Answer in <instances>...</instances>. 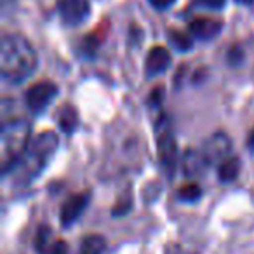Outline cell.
<instances>
[{"label":"cell","instance_id":"ba28073f","mask_svg":"<svg viewBox=\"0 0 254 254\" xmlns=\"http://www.w3.org/2000/svg\"><path fill=\"white\" fill-rule=\"evenodd\" d=\"M89 200H91V191H82V193H75L64 200L60 211V219L63 226H70L80 218V214L85 211Z\"/></svg>","mask_w":254,"mask_h":254},{"label":"cell","instance_id":"5bb4252c","mask_svg":"<svg viewBox=\"0 0 254 254\" xmlns=\"http://www.w3.org/2000/svg\"><path fill=\"white\" fill-rule=\"evenodd\" d=\"M106 240L101 235H87L82 239L78 254H105Z\"/></svg>","mask_w":254,"mask_h":254},{"label":"cell","instance_id":"8fae6325","mask_svg":"<svg viewBox=\"0 0 254 254\" xmlns=\"http://www.w3.org/2000/svg\"><path fill=\"white\" fill-rule=\"evenodd\" d=\"M171 64V54L166 47L157 46L148 53L145 61V73L146 77H157V75L164 73Z\"/></svg>","mask_w":254,"mask_h":254},{"label":"cell","instance_id":"9a60e30c","mask_svg":"<svg viewBox=\"0 0 254 254\" xmlns=\"http://www.w3.org/2000/svg\"><path fill=\"white\" fill-rule=\"evenodd\" d=\"M240 171V162L235 157H228L226 160H223L218 166V176L221 181H233L239 176Z\"/></svg>","mask_w":254,"mask_h":254},{"label":"cell","instance_id":"3957f363","mask_svg":"<svg viewBox=\"0 0 254 254\" xmlns=\"http://www.w3.org/2000/svg\"><path fill=\"white\" fill-rule=\"evenodd\" d=\"M30 122L26 119H9L2 122V162L7 174L18 164L30 145Z\"/></svg>","mask_w":254,"mask_h":254},{"label":"cell","instance_id":"30bf717a","mask_svg":"<svg viewBox=\"0 0 254 254\" xmlns=\"http://www.w3.org/2000/svg\"><path fill=\"white\" fill-rule=\"evenodd\" d=\"M209 166L204 152H198L193 148H187L181 157V167L187 178H200L204 174L205 167Z\"/></svg>","mask_w":254,"mask_h":254},{"label":"cell","instance_id":"e0dca14e","mask_svg":"<svg viewBox=\"0 0 254 254\" xmlns=\"http://www.w3.org/2000/svg\"><path fill=\"white\" fill-rule=\"evenodd\" d=\"M178 195H180V198H183L185 202H195V200H198V198H200L202 190L198 188V185L190 183V185H185Z\"/></svg>","mask_w":254,"mask_h":254},{"label":"cell","instance_id":"277c9868","mask_svg":"<svg viewBox=\"0 0 254 254\" xmlns=\"http://www.w3.org/2000/svg\"><path fill=\"white\" fill-rule=\"evenodd\" d=\"M157 153L164 174L167 178H173L178 169V145L167 124L157 126Z\"/></svg>","mask_w":254,"mask_h":254},{"label":"cell","instance_id":"d6986e66","mask_svg":"<svg viewBox=\"0 0 254 254\" xmlns=\"http://www.w3.org/2000/svg\"><path fill=\"white\" fill-rule=\"evenodd\" d=\"M148 2H150V5H153L155 9L164 11V9H169L176 0H148Z\"/></svg>","mask_w":254,"mask_h":254},{"label":"cell","instance_id":"7402d4cb","mask_svg":"<svg viewBox=\"0 0 254 254\" xmlns=\"http://www.w3.org/2000/svg\"><path fill=\"white\" fill-rule=\"evenodd\" d=\"M237 2H242V4H251L253 0H237Z\"/></svg>","mask_w":254,"mask_h":254},{"label":"cell","instance_id":"ffe728a7","mask_svg":"<svg viewBox=\"0 0 254 254\" xmlns=\"http://www.w3.org/2000/svg\"><path fill=\"white\" fill-rule=\"evenodd\" d=\"M204 5H209V7H214V9H219L225 5V0H200Z\"/></svg>","mask_w":254,"mask_h":254},{"label":"cell","instance_id":"7a4b0ae2","mask_svg":"<svg viewBox=\"0 0 254 254\" xmlns=\"http://www.w3.org/2000/svg\"><path fill=\"white\" fill-rule=\"evenodd\" d=\"M58 150V136L53 131H46L30 141L26 152L18 160L12 171H14L16 181L21 185L32 183L37 176L49 164L51 157Z\"/></svg>","mask_w":254,"mask_h":254},{"label":"cell","instance_id":"2e32d148","mask_svg":"<svg viewBox=\"0 0 254 254\" xmlns=\"http://www.w3.org/2000/svg\"><path fill=\"white\" fill-rule=\"evenodd\" d=\"M169 40L171 44H173L176 49L180 51H188L191 47V39L187 35V33H181V32H176V30H173V32H169Z\"/></svg>","mask_w":254,"mask_h":254},{"label":"cell","instance_id":"4fadbf2b","mask_svg":"<svg viewBox=\"0 0 254 254\" xmlns=\"http://www.w3.org/2000/svg\"><path fill=\"white\" fill-rule=\"evenodd\" d=\"M58 122H60V127L64 132H73L78 124L77 110L71 105H63L58 112Z\"/></svg>","mask_w":254,"mask_h":254},{"label":"cell","instance_id":"44dd1931","mask_svg":"<svg viewBox=\"0 0 254 254\" xmlns=\"http://www.w3.org/2000/svg\"><path fill=\"white\" fill-rule=\"evenodd\" d=\"M247 150L254 153V127H253V131L249 132V136H247Z\"/></svg>","mask_w":254,"mask_h":254},{"label":"cell","instance_id":"ac0fdd59","mask_svg":"<svg viewBox=\"0 0 254 254\" xmlns=\"http://www.w3.org/2000/svg\"><path fill=\"white\" fill-rule=\"evenodd\" d=\"M166 254H197V253H193V251L180 246V244H171V246L166 249Z\"/></svg>","mask_w":254,"mask_h":254},{"label":"cell","instance_id":"5b68a950","mask_svg":"<svg viewBox=\"0 0 254 254\" xmlns=\"http://www.w3.org/2000/svg\"><path fill=\"white\" fill-rule=\"evenodd\" d=\"M58 94V85L53 84L49 80H42V82H37L33 84L32 87L26 91L25 94V101L26 106L30 108L32 113H42L46 112V108L51 105L54 98Z\"/></svg>","mask_w":254,"mask_h":254},{"label":"cell","instance_id":"7c38bea8","mask_svg":"<svg viewBox=\"0 0 254 254\" xmlns=\"http://www.w3.org/2000/svg\"><path fill=\"white\" fill-rule=\"evenodd\" d=\"M223 28V23L212 18H197L190 23L191 37L198 40H211L219 35Z\"/></svg>","mask_w":254,"mask_h":254},{"label":"cell","instance_id":"8992f818","mask_svg":"<svg viewBox=\"0 0 254 254\" xmlns=\"http://www.w3.org/2000/svg\"><path fill=\"white\" fill-rule=\"evenodd\" d=\"M58 12L64 25L78 26L91 14L89 0H58Z\"/></svg>","mask_w":254,"mask_h":254},{"label":"cell","instance_id":"9c48e42d","mask_svg":"<svg viewBox=\"0 0 254 254\" xmlns=\"http://www.w3.org/2000/svg\"><path fill=\"white\" fill-rule=\"evenodd\" d=\"M35 249L39 254H68V247L64 240L58 239L47 226H42L37 232Z\"/></svg>","mask_w":254,"mask_h":254},{"label":"cell","instance_id":"6da1fadb","mask_svg":"<svg viewBox=\"0 0 254 254\" xmlns=\"http://www.w3.org/2000/svg\"><path fill=\"white\" fill-rule=\"evenodd\" d=\"M39 58L28 39L7 33L0 40V73L11 84H21L35 73Z\"/></svg>","mask_w":254,"mask_h":254},{"label":"cell","instance_id":"52a82bcc","mask_svg":"<svg viewBox=\"0 0 254 254\" xmlns=\"http://www.w3.org/2000/svg\"><path fill=\"white\" fill-rule=\"evenodd\" d=\"M202 152H204L209 166H211V164L219 166V164L228 159L230 153H232V141H230V138L225 132H214V134L205 141Z\"/></svg>","mask_w":254,"mask_h":254}]
</instances>
